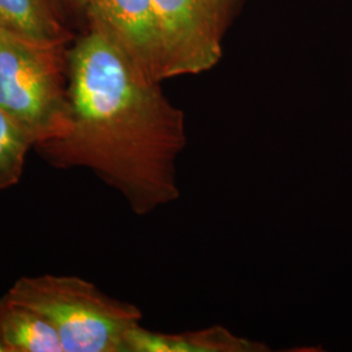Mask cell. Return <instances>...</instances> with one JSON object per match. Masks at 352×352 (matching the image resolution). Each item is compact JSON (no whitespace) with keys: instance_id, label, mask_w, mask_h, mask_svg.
<instances>
[{"instance_id":"1","label":"cell","mask_w":352,"mask_h":352,"mask_svg":"<svg viewBox=\"0 0 352 352\" xmlns=\"http://www.w3.org/2000/svg\"><path fill=\"white\" fill-rule=\"evenodd\" d=\"M68 133L34 148L55 168H87L138 215L180 197L176 161L187 145L184 113L100 30L69 50Z\"/></svg>"},{"instance_id":"2","label":"cell","mask_w":352,"mask_h":352,"mask_svg":"<svg viewBox=\"0 0 352 352\" xmlns=\"http://www.w3.org/2000/svg\"><path fill=\"white\" fill-rule=\"evenodd\" d=\"M67 43L0 28V109L25 128L34 148L63 138L72 124Z\"/></svg>"},{"instance_id":"3","label":"cell","mask_w":352,"mask_h":352,"mask_svg":"<svg viewBox=\"0 0 352 352\" xmlns=\"http://www.w3.org/2000/svg\"><path fill=\"white\" fill-rule=\"evenodd\" d=\"M7 295L43 316L64 352H126L128 337L142 320L136 305L113 299L76 276L19 278Z\"/></svg>"},{"instance_id":"4","label":"cell","mask_w":352,"mask_h":352,"mask_svg":"<svg viewBox=\"0 0 352 352\" xmlns=\"http://www.w3.org/2000/svg\"><path fill=\"white\" fill-rule=\"evenodd\" d=\"M161 45L162 81L199 75L222 58L225 16L217 0H153Z\"/></svg>"},{"instance_id":"5","label":"cell","mask_w":352,"mask_h":352,"mask_svg":"<svg viewBox=\"0 0 352 352\" xmlns=\"http://www.w3.org/2000/svg\"><path fill=\"white\" fill-rule=\"evenodd\" d=\"M89 26L124 51L151 80L161 78V45L153 0H88Z\"/></svg>"},{"instance_id":"6","label":"cell","mask_w":352,"mask_h":352,"mask_svg":"<svg viewBox=\"0 0 352 352\" xmlns=\"http://www.w3.org/2000/svg\"><path fill=\"white\" fill-rule=\"evenodd\" d=\"M263 343L232 334L226 327H210L184 333H160L135 327L126 352H263Z\"/></svg>"},{"instance_id":"7","label":"cell","mask_w":352,"mask_h":352,"mask_svg":"<svg viewBox=\"0 0 352 352\" xmlns=\"http://www.w3.org/2000/svg\"><path fill=\"white\" fill-rule=\"evenodd\" d=\"M0 352H64L50 322L36 311L0 298Z\"/></svg>"},{"instance_id":"8","label":"cell","mask_w":352,"mask_h":352,"mask_svg":"<svg viewBox=\"0 0 352 352\" xmlns=\"http://www.w3.org/2000/svg\"><path fill=\"white\" fill-rule=\"evenodd\" d=\"M58 0H0V28L42 41L72 39Z\"/></svg>"},{"instance_id":"9","label":"cell","mask_w":352,"mask_h":352,"mask_svg":"<svg viewBox=\"0 0 352 352\" xmlns=\"http://www.w3.org/2000/svg\"><path fill=\"white\" fill-rule=\"evenodd\" d=\"M34 149L29 132L14 118L0 109V190L20 183L28 153Z\"/></svg>"},{"instance_id":"10","label":"cell","mask_w":352,"mask_h":352,"mask_svg":"<svg viewBox=\"0 0 352 352\" xmlns=\"http://www.w3.org/2000/svg\"><path fill=\"white\" fill-rule=\"evenodd\" d=\"M87 1L88 0H58L62 8H67L69 11H76V12H85Z\"/></svg>"},{"instance_id":"11","label":"cell","mask_w":352,"mask_h":352,"mask_svg":"<svg viewBox=\"0 0 352 352\" xmlns=\"http://www.w3.org/2000/svg\"><path fill=\"white\" fill-rule=\"evenodd\" d=\"M217 1H218L219 8H221V11H222L223 16H225V19H226L227 14H228V10H230V7H231L232 0H217Z\"/></svg>"}]
</instances>
